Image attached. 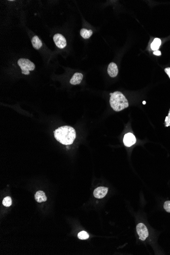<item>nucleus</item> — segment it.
<instances>
[{
    "mask_svg": "<svg viewBox=\"0 0 170 255\" xmlns=\"http://www.w3.org/2000/svg\"><path fill=\"white\" fill-rule=\"evenodd\" d=\"M83 78V75H82V73L76 72L74 74L72 78L70 81V83L72 85H78L81 83Z\"/></svg>",
    "mask_w": 170,
    "mask_h": 255,
    "instance_id": "obj_9",
    "label": "nucleus"
},
{
    "mask_svg": "<svg viewBox=\"0 0 170 255\" xmlns=\"http://www.w3.org/2000/svg\"><path fill=\"white\" fill-rule=\"evenodd\" d=\"M108 73L112 78H115L118 75V69L115 63H111L108 68Z\"/></svg>",
    "mask_w": 170,
    "mask_h": 255,
    "instance_id": "obj_8",
    "label": "nucleus"
},
{
    "mask_svg": "<svg viewBox=\"0 0 170 255\" xmlns=\"http://www.w3.org/2000/svg\"><path fill=\"white\" fill-rule=\"evenodd\" d=\"M54 137L61 144L67 146L73 143L76 137V132L72 127L63 126L54 131Z\"/></svg>",
    "mask_w": 170,
    "mask_h": 255,
    "instance_id": "obj_1",
    "label": "nucleus"
},
{
    "mask_svg": "<svg viewBox=\"0 0 170 255\" xmlns=\"http://www.w3.org/2000/svg\"><path fill=\"white\" fill-rule=\"evenodd\" d=\"M153 54L156 55V56H160L161 55V52L160 50H156L153 52Z\"/></svg>",
    "mask_w": 170,
    "mask_h": 255,
    "instance_id": "obj_19",
    "label": "nucleus"
},
{
    "mask_svg": "<svg viewBox=\"0 0 170 255\" xmlns=\"http://www.w3.org/2000/svg\"><path fill=\"white\" fill-rule=\"evenodd\" d=\"M109 103L115 111H121L129 106V102L121 92L116 91L110 93Z\"/></svg>",
    "mask_w": 170,
    "mask_h": 255,
    "instance_id": "obj_2",
    "label": "nucleus"
},
{
    "mask_svg": "<svg viewBox=\"0 0 170 255\" xmlns=\"http://www.w3.org/2000/svg\"><path fill=\"white\" fill-rule=\"evenodd\" d=\"M108 188L105 187L101 186L97 188L94 190L93 192L94 196L97 199H101L106 196L108 193Z\"/></svg>",
    "mask_w": 170,
    "mask_h": 255,
    "instance_id": "obj_7",
    "label": "nucleus"
},
{
    "mask_svg": "<svg viewBox=\"0 0 170 255\" xmlns=\"http://www.w3.org/2000/svg\"><path fill=\"white\" fill-rule=\"evenodd\" d=\"M18 64L21 67V72L24 75H29L30 71H33L35 69V65L28 59H19L18 60Z\"/></svg>",
    "mask_w": 170,
    "mask_h": 255,
    "instance_id": "obj_3",
    "label": "nucleus"
},
{
    "mask_svg": "<svg viewBox=\"0 0 170 255\" xmlns=\"http://www.w3.org/2000/svg\"><path fill=\"white\" fill-rule=\"evenodd\" d=\"M165 125L166 127L169 126L170 125V109L168 116L166 117V118Z\"/></svg>",
    "mask_w": 170,
    "mask_h": 255,
    "instance_id": "obj_17",
    "label": "nucleus"
},
{
    "mask_svg": "<svg viewBox=\"0 0 170 255\" xmlns=\"http://www.w3.org/2000/svg\"><path fill=\"white\" fill-rule=\"evenodd\" d=\"M165 71L167 75H168L169 77L170 78V67H167L165 69Z\"/></svg>",
    "mask_w": 170,
    "mask_h": 255,
    "instance_id": "obj_18",
    "label": "nucleus"
},
{
    "mask_svg": "<svg viewBox=\"0 0 170 255\" xmlns=\"http://www.w3.org/2000/svg\"><path fill=\"white\" fill-rule=\"evenodd\" d=\"M136 138L132 133H127L123 138V143L125 146L129 147L132 146L136 143Z\"/></svg>",
    "mask_w": 170,
    "mask_h": 255,
    "instance_id": "obj_6",
    "label": "nucleus"
},
{
    "mask_svg": "<svg viewBox=\"0 0 170 255\" xmlns=\"http://www.w3.org/2000/svg\"><path fill=\"white\" fill-rule=\"evenodd\" d=\"M78 238L79 239L81 240H86L88 239L89 237L88 233L86 232V231H83L80 232L78 234Z\"/></svg>",
    "mask_w": 170,
    "mask_h": 255,
    "instance_id": "obj_14",
    "label": "nucleus"
},
{
    "mask_svg": "<svg viewBox=\"0 0 170 255\" xmlns=\"http://www.w3.org/2000/svg\"><path fill=\"white\" fill-rule=\"evenodd\" d=\"M137 231L139 235L140 239L142 240V241L145 240L149 235L147 228L143 223H140L137 226Z\"/></svg>",
    "mask_w": 170,
    "mask_h": 255,
    "instance_id": "obj_4",
    "label": "nucleus"
},
{
    "mask_svg": "<svg viewBox=\"0 0 170 255\" xmlns=\"http://www.w3.org/2000/svg\"><path fill=\"white\" fill-rule=\"evenodd\" d=\"M143 104H146V102L145 101H143Z\"/></svg>",
    "mask_w": 170,
    "mask_h": 255,
    "instance_id": "obj_20",
    "label": "nucleus"
},
{
    "mask_svg": "<svg viewBox=\"0 0 170 255\" xmlns=\"http://www.w3.org/2000/svg\"><path fill=\"white\" fill-rule=\"evenodd\" d=\"M163 208L166 211L170 213V201H167L165 202L164 205H163Z\"/></svg>",
    "mask_w": 170,
    "mask_h": 255,
    "instance_id": "obj_16",
    "label": "nucleus"
},
{
    "mask_svg": "<svg viewBox=\"0 0 170 255\" xmlns=\"http://www.w3.org/2000/svg\"><path fill=\"white\" fill-rule=\"evenodd\" d=\"M33 47L36 50L40 49L42 46V42L37 36H34L32 39Z\"/></svg>",
    "mask_w": 170,
    "mask_h": 255,
    "instance_id": "obj_11",
    "label": "nucleus"
},
{
    "mask_svg": "<svg viewBox=\"0 0 170 255\" xmlns=\"http://www.w3.org/2000/svg\"><path fill=\"white\" fill-rule=\"evenodd\" d=\"M161 41L158 38H155L151 44V48L153 50H157L161 45Z\"/></svg>",
    "mask_w": 170,
    "mask_h": 255,
    "instance_id": "obj_12",
    "label": "nucleus"
},
{
    "mask_svg": "<svg viewBox=\"0 0 170 255\" xmlns=\"http://www.w3.org/2000/svg\"><path fill=\"white\" fill-rule=\"evenodd\" d=\"M53 39L58 47L63 49L66 47L67 45L66 39L62 34H56L54 35Z\"/></svg>",
    "mask_w": 170,
    "mask_h": 255,
    "instance_id": "obj_5",
    "label": "nucleus"
},
{
    "mask_svg": "<svg viewBox=\"0 0 170 255\" xmlns=\"http://www.w3.org/2000/svg\"><path fill=\"white\" fill-rule=\"evenodd\" d=\"M3 204L5 207L10 206L12 204V200L10 197H6L3 200Z\"/></svg>",
    "mask_w": 170,
    "mask_h": 255,
    "instance_id": "obj_15",
    "label": "nucleus"
},
{
    "mask_svg": "<svg viewBox=\"0 0 170 255\" xmlns=\"http://www.w3.org/2000/svg\"><path fill=\"white\" fill-rule=\"evenodd\" d=\"M35 199L37 202L41 203L47 201V198L45 196V193L42 191H38L35 194Z\"/></svg>",
    "mask_w": 170,
    "mask_h": 255,
    "instance_id": "obj_10",
    "label": "nucleus"
},
{
    "mask_svg": "<svg viewBox=\"0 0 170 255\" xmlns=\"http://www.w3.org/2000/svg\"><path fill=\"white\" fill-rule=\"evenodd\" d=\"M81 35L84 39H88L92 36L93 32L91 30H87L86 29H82L80 31Z\"/></svg>",
    "mask_w": 170,
    "mask_h": 255,
    "instance_id": "obj_13",
    "label": "nucleus"
}]
</instances>
